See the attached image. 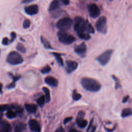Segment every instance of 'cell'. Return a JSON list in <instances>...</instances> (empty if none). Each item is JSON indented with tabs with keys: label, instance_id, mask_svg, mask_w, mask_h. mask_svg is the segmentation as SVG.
I'll list each match as a JSON object with an SVG mask.
<instances>
[{
	"label": "cell",
	"instance_id": "9",
	"mask_svg": "<svg viewBox=\"0 0 132 132\" xmlns=\"http://www.w3.org/2000/svg\"><path fill=\"white\" fill-rule=\"evenodd\" d=\"M74 51L81 57H84L87 52V46L86 44L84 42H82L80 44L75 46L74 47Z\"/></svg>",
	"mask_w": 132,
	"mask_h": 132
},
{
	"label": "cell",
	"instance_id": "2",
	"mask_svg": "<svg viewBox=\"0 0 132 132\" xmlns=\"http://www.w3.org/2000/svg\"><path fill=\"white\" fill-rule=\"evenodd\" d=\"M80 84L84 89L90 92H97L101 88V84L92 78H82L80 80Z\"/></svg>",
	"mask_w": 132,
	"mask_h": 132
},
{
	"label": "cell",
	"instance_id": "10",
	"mask_svg": "<svg viewBox=\"0 0 132 132\" xmlns=\"http://www.w3.org/2000/svg\"><path fill=\"white\" fill-rule=\"evenodd\" d=\"M24 10L25 13L27 14L33 15L38 13L39 11V8L37 5L33 4L25 7L24 8Z\"/></svg>",
	"mask_w": 132,
	"mask_h": 132
},
{
	"label": "cell",
	"instance_id": "7",
	"mask_svg": "<svg viewBox=\"0 0 132 132\" xmlns=\"http://www.w3.org/2000/svg\"><path fill=\"white\" fill-rule=\"evenodd\" d=\"M107 18L105 16H102L97 20L95 27L96 30L103 34H105L107 31Z\"/></svg>",
	"mask_w": 132,
	"mask_h": 132
},
{
	"label": "cell",
	"instance_id": "19",
	"mask_svg": "<svg viewBox=\"0 0 132 132\" xmlns=\"http://www.w3.org/2000/svg\"><path fill=\"white\" fill-rule=\"evenodd\" d=\"M132 115V109L130 108H126L122 110L121 112V117L122 118H126Z\"/></svg>",
	"mask_w": 132,
	"mask_h": 132
},
{
	"label": "cell",
	"instance_id": "40",
	"mask_svg": "<svg viewBox=\"0 0 132 132\" xmlns=\"http://www.w3.org/2000/svg\"><path fill=\"white\" fill-rule=\"evenodd\" d=\"M55 132H64V130L63 128L62 127H59L58 128H57Z\"/></svg>",
	"mask_w": 132,
	"mask_h": 132
},
{
	"label": "cell",
	"instance_id": "36",
	"mask_svg": "<svg viewBox=\"0 0 132 132\" xmlns=\"http://www.w3.org/2000/svg\"><path fill=\"white\" fill-rule=\"evenodd\" d=\"M10 36H11V42H13L14 41V40L15 39L16 37V33L14 31H12L10 34Z\"/></svg>",
	"mask_w": 132,
	"mask_h": 132
},
{
	"label": "cell",
	"instance_id": "5",
	"mask_svg": "<svg viewBox=\"0 0 132 132\" xmlns=\"http://www.w3.org/2000/svg\"><path fill=\"white\" fill-rule=\"evenodd\" d=\"M113 51L112 49H108L104 51L101 55L96 58V60L102 65H106L109 61L113 54Z\"/></svg>",
	"mask_w": 132,
	"mask_h": 132
},
{
	"label": "cell",
	"instance_id": "4",
	"mask_svg": "<svg viewBox=\"0 0 132 132\" xmlns=\"http://www.w3.org/2000/svg\"><path fill=\"white\" fill-rule=\"evenodd\" d=\"M73 24V21L68 17L60 19L56 23V27L60 31H65L69 29Z\"/></svg>",
	"mask_w": 132,
	"mask_h": 132
},
{
	"label": "cell",
	"instance_id": "38",
	"mask_svg": "<svg viewBox=\"0 0 132 132\" xmlns=\"http://www.w3.org/2000/svg\"><path fill=\"white\" fill-rule=\"evenodd\" d=\"M72 119V117H67V118H65L64 120H63V123L64 124L68 123L69 121H70Z\"/></svg>",
	"mask_w": 132,
	"mask_h": 132
},
{
	"label": "cell",
	"instance_id": "32",
	"mask_svg": "<svg viewBox=\"0 0 132 132\" xmlns=\"http://www.w3.org/2000/svg\"><path fill=\"white\" fill-rule=\"evenodd\" d=\"M93 120V119H92L91 120V121H90V125H89V126H88V129H87V132H94L95 130L96 127L94 126H93V125H92Z\"/></svg>",
	"mask_w": 132,
	"mask_h": 132
},
{
	"label": "cell",
	"instance_id": "12",
	"mask_svg": "<svg viewBox=\"0 0 132 132\" xmlns=\"http://www.w3.org/2000/svg\"><path fill=\"white\" fill-rule=\"evenodd\" d=\"M67 69L66 70L68 73H71L75 71L78 67V63L73 60H67L66 61Z\"/></svg>",
	"mask_w": 132,
	"mask_h": 132
},
{
	"label": "cell",
	"instance_id": "23",
	"mask_svg": "<svg viewBox=\"0 0 132 132\" xmlns=\"http://www.w3.org/2000/svg\"><path fill=\"white\" fill-rule=\"evenodd\" d=\"M11 106L12 109H13L14 110H15L16 111V112L18 113H22L23 111V107L19 104H15V103H13L11 105Z\"/></svg>",
	"mask_w": 132,
	"mask_h": 132
},
{
	"label": "cell",
	"instance_id": "20",
	"mask_svg": "<svg viewBox=\"0 0 132 132\" xmlns=\"http://www.w3.org/2000/svg\"><path fill=\"white\" fill-rule=\"evenodd\" d=\"M52 54L55 57L56 60H57L58 64L61 66H63V60L61 58V54L56 53V52H53V53H52Z\"/></svg>",
	"mask_w": 132,
	"mask_h": 132
},
{
	"label": "cell",
	"instance_id": "28",
	"mask_svg": "<svg viewBox=\"0 0 132 132\" xmlns=\"http://www.w3.org/2000/svg\"><path fill=\"white\" fill-rule=\"evenodd\" d=\"M112 78H113V79L115 81V88L116 89H119L121 88V85L120 83V81L119 80V79H118V78H117L115 75H112Z\"/></svg>",
	"mask_w": 132,
	"mask_h": 132
},
{
	"label": "cell",
	"instance_id": "31",
	"mask_svg": "<svg viewBox=\"0 0 132 132\" xmlns=\"http://www.w3.org/2000/svg\"><path fill=\"white\" fill-rule=\"evenodd\" d=\"M51 67L49 66L48 65H46L41 70V72L43 74H47V73H48L51 71Z\"/></svg>",
	"mask_w": 132,
	"mask_h": 132
},
{
	"label": "cell",
	"instance_id": "3",
	"mask_svg": "<svg viewBox=\"0 0 132 132\" xmlns=\"http://www.w3.org/2000/svg\"><path fill=\"white\" fill-rule=\"evenodd\" d=\"M6 61L11 65H18L23 62V58L18 52L15 51H12L7 55Z\"/></svg>",
	"mask_w": 132,
	"mask_h": 132
},
{
	"label": "cell",
	"instance_id": "39",
	"mask_svg": "<svg viewBox=\"0 0 132 132\" xmlns=\"http://www.w3.org/2000/svg\"><path fill=\"white\" fill-rule=\"evenodd\" d=\"M129 98V96L128 95L125 96L123 97V98L122 102L124 103H126V102L128 100Z\"/></svg>",
	"mask_w": 132,
	"mask_h": 132
},
{
	"label": "cell",
	"instance_id": "43",
	"mask_svg": "<svg viewBox=\"0 0 132 132\" xmlns=\"http://www.w3.org/2000/svg\"><path fill=\"white\" fill-rule=\"evenodd\" d=\"M32 0H24L22 2L23 3H29V2H32Z\"/></svg>",
	"mask_w": 132,
	"mask_h": 132
},
{
	"label": "cell",
	"instance_id": "13",
	"mask_svg": "<svg viewBox=\"0 0 132 132\" xmlns=\"http://www.w3.org/2000/svg\"><path fill=\"white\" fill-rule=\"evenodd\" d=\"M45 82L52 87H56L58 85V80L53 76H47L44 79Z\"/></svg>",
	"mask_w": 132,
	"mask_h": 132
},
{
	"label": "cell",
	"instance_id": "26",
	"mask_svg": "<svg viewBox=\"0 0 132 132\" xmlns=\"http://www.w3.org/2000/svg\"><path fill=\"white\" fill-rule=\"evenodd\" d=\"M6 116L7 118L9 119H13L16 116V113L15 112L13 111V110H10L9 111H7V112L6 113Z\"/></svg>",
	"mask_w": 132,
	"mask_h": 132
},
{
	"label": "cell",
	"instance_id": "6",
	"mask_svg": "<svg viewBox=\"0 0 132 132\" xmlns=\"http://www.w3.org/2000/svg\"><path fill=\"white\" fill-rule=\"evenodd\" d=\"M57 36L59 42L64 44H72L76 40L75 38L73 35L69 34L65 31H59L57 34Z\"/></svg>",
	"mask_w": 132,
	"mask_h": 132
},
{
	"label": "cell",
	"instance_id": "35",
	"mask_svg": "<svg viewBox=\"0 0 132 132\" xmlns=\"http://www.w3.org/2000/svg\"><path fill=\"white\" fill-rule=\"evenodd\" d=\"M9 75L11 76V78H12V79H13V82H15V81H16L17 80H18L20 78V77H21V76H20V75H15V76H14V75H13L12 74H9Z\"/></svg>",
	"mask_w": 132,
	"mask_h": 132
},
{
	"label": "cell",
	"instance_id": "37",
	"mask_svg": "<svg viewBox=\"0 0 132 132\" xmlns=\"http://www.w3.org/2000/svg\"><path fill=\"white\" fill-rule=\"evenodd\" d=\"M15 82L12 81L11 84H10L8 86H7V88L8 89H11L14 88L15 87Z\"/></svg>",
	"mask_w": 132,
	"mask_h": 132
},
{
	"label": "cell",
	"instance_id": "21",
	"mask_svg": "<svg viewBox=\"0 0 132 132\" xmlns=\"http://www.w3.org/2000/svg\"><path fill=\"white\" fill-rule=\"evenodd\" d=\"M40 40H41V42L42 43V44L43 45L44 47L45 48L47 49H51L52 48L50 43L49 42V41L46 39L44 37H43L42 36H41L40 37Z\"/></svg>",
	"mask_w": 132,
	"mask_h": 132
},
{
	"label": "cell",
	"instance_id": "22",
	"mask_svg": "<svg viewBox=\"0 0 132 132\" xmlns=\"http://www.w3.org/2000/svg\"><path fill=\"white\" fill-rule=\"evenodd\" d=\"M42 89L45 93V97L46 102L48 103L51 101V95H50V90L47 87H43Z\"/></svg>",
	"mask_w": 132,
	"mask_h": 132
},
{
	"label": "cell",
	"instance_id": "16",
	"mask_svg": "<svg viewBox=\"0 0 132 132\" xmlns=\"http://www.w3.org/2000/svg\"><path fill=\"white\" fill-rule=\"evenodd\" d=\"M59 2L58 1H53L50 4L48 10L50 12L53 11L59 7Z\"/></svg>",
	"mask_w": 132,
	"mask_h": 132
},
{
	"label": "cell",
	"instance_id": "30",
	"mask_svg": "<svg viewBox=\"0 0 132 132\" xmlns=\"http://www.w3.org/2000/svg\"><path fill=\"white\" fill-rule=\"evenodd\" d=\"M12 109L11 106L9 105L8 104H3L1 105L0 106V110L1 112L4 111H9Z\"/></svg>",
	"mask_w": 132,
	"mask_h": 132
},
{
	"label": "cell",
	"instance_id": "34",
	"mask_svg": "<svg viewBox=\"0 0 132 132\" xmlns=\"http://www.w3.org/2000/svg\"><path fill=\"white\" fill-rule=\"evenodd\" d=\"M10 43H11L10 40H9L7 37H4L3 38L2 43L4 45H7L9 44H10Z\"/></svg>",
	"mask_w": 132,
	"mask_h": 132
},
{
	"label": "cell",
	"instance_id": "17",
	"mask_svg": "<svg viewBox=\"0 0 132 132\" xmlns=\"http://www.w3.org/2000/svg\"><path fill=\"white\" fill-rule=\"evenodd\" d=\"M76 121L78 126L81 128H85L87 125V121L82 118L77 117Z\"/></svg>",
	"mask_w": 132,
	"mask_h": 132
},
{
	"label": "cell",
	"instance_id": "29",
	"mask_svg": "<svg viewBox=\"0 0 132 132\" xmlns=\"http://www.w3.org/2000/svg\"><path fill=\"white\" fill-rule=\"evenodd\" d=\"M78 37L81 39L85 40H88L91 38V36L89 34L87 33H82L77 35Z\"/></svg>",
	"mask_w": 132,
	"mask_h": 132
},
{
	"label": "cell",
	"instance_id": "42",
	"mask_svg": "<svg viewBox=\"0 0 132 132\" xmlns=\"http://www.w3.org/2000/svg\"><path fill=\"white\" fill-rule=\"evenodd\" d=\"M68 132H80V131H79L75 129H71L69 130Z\"/></svg>",
	"mask_w": 132,
	"mask_h": 132
},
{
	"label": "cell",
	"instance_id": "18",
	"mask_svg": "<svg viewBox=\"0 0 132 132\" xmlns=\"http://www.w3.org/2000/svg\"><path fill=\"white\" fill-rule=\"evenodd\" d=\"M26 128V124L23 122H19L16 124L14 127V132H23Z\"/></svg>",
	"mask_w": 132,
	"mask_h": 132
},
{
	"label": "cell",
	"instance_id": "41",
	"mask_svg": "<svg viewBox=\"0 0 132 132\" xmlns=\"http://www.w3.org/2000/svg\"><path fill=\"white\" fill-rule=\"evenodd\" d=\"M61 2H62L64 5H69V3H70V2H69V1H68V0H62Z\"/></svg>",
	"mask_w": 132,
	"mask_h": 132
},
{
	"label": "cell",
	"instance_id": "27",
	"mask_svg": "<svg viewBox=\"0 0 132 132\" xmlns=\"http://www.w3.org/2000/svg\"><path fill=\"white\" fill-rule=\"evenodd\" d=\"M16 48L18 51H19L20 52H21L22 53H25L26 52L25 47H24L23 44L21 43H18L17 44L16 46Z\"/></svg>",
	"mask_w": 132,
	"mask_h": 132
},
{
	"label": "cell",
	"instance_id": "24",
	"mask_svg": "<svg viewBox=\"0 0 132 132\" xmlns=\"http://www.w3.org/2000/svg\"><path fill=\"white\" fill-rule=\"evenodd\" d=\"M45 102H46V100H45V95H41L37 100V104L41 107L44 106Z\"/></svg>",
	"mask_w": 132,
	"mask_h": 132
},
{
	"label": "cell",
	"instance_id": "8",
	"mask_svg": "<svg viewBox=\"0 0 132 132\" xmlns=\"http://www.w3.org/2000/svg\"><path fill=\"white\" fill-rule=\"evenodd\" d=\"M88 8L89 15L92 18L95 19L100 15L101 13V11L99 7L96 4L94 3L90 4L88 5Z\"/></svg>",
	"mask_w": 132,
	"mask_h": 132
},
{
	"label": "cell",
	"instance_id": "1",
	"mask_svg": "<svg viewBox=\"0 0 132 132\" xmlns=\"http://www.w3.org/2000/svg\"><path fill=\"white\" fill-rule=\"evenodd\" d=\"M74 29L77 35L82 33L89 34V33L93 34L94 32V29L89 21L78 16L75 17L74 19Z\"/></svg>",
	"mask_w": 132,
	"mask_h": 132
},
{
	"label": "cell",
	"instance_id": "15",
	"mask_svg": "<svg viewBox=\"0 0 132 132\" xmlns=\"http://www.w3.org/2000/svg\"><path fill=\"white\" fill-rule=\"evenodd\" d=\"M25 109L26 111L30 113H34L36 112L37 110V106L34 104L26 103L24 105Z\"/></svg>",
	"mask_w": 132,
	"mask_h": 132
},
{
	"label": "cell",
	"instance_id": "14",
	"mask_svg": "<svg viewBox=\"0 0 132 132\" xmlns=\"http://www.w3.org/2000/svg\"><path fill=\"white\" fill-rule=\"evenodd\" d=\"M1 132H10L11 130L10 124L5 120H1L0 123Z\"/></svg>",
	"mask_w": 132,
	"mask_h": 132
},
{
	"label": "cell",
	"instance_id": "25",
	"mask_svg": "<svg viewBox=\"0 0 132 132\" xmlns=\"http://www.w3.org/2000/svg\"><path fill=\"white\" fill-rule=\"evenodd\" d=\"M82 96L80 93H78L77 92L76 90H74L73 91V93H72V98L73 99V100L74 101H78L81 98Z\"/></svg>",
	"mask_w": 132,
	"mask_h": 132
},
{
	"label": "cell",
	"instance_id": "11",
	"mask_svg": "<svg viewBox=\"0 0 132 132\" xmlns=\"http://www.w3.org/2000/svg\"><path fill=\"white\" fill-rule=\"evenodd\" d=\"M29 128L31 131L35 132H40L41 126L39 122L35 119H31L28 122Z\"/></svg>",
	"mask_w": 132,
	"mask_h": 132
},
{
	"label": "cell",
	"instance_id": "33",
	"mask_svg": "<svg viewBox=\"0 0 132 132\" xmlns=\"http://www.w3.org/2000/svg\"><path fill=\"white\" fill-rule=\"evenodd\" d=\"M30 24H31V22H30V21L28 19H25L23 21V27L25 29H26V28H28V27H30Z\"/></svg>",
	"mask_w": 132,
	"mask_h": 132
}]
</instances>
